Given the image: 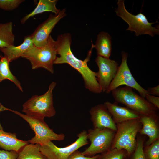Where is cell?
Segmentation results:
<instances>
[{"label":"cell","instance_id":"1","mask_svg":"<svg viewBox=\"0 0 159 159\" xmlns=\"http://www.w3.org/2000/svg\"><path fill=\"white\" fill-rule=\"evenodd\" d=\"M71 36L69 33H65L58 36L55 44L57 54L59 56L57 57L54 64H69L81 75L87 89L94 93H101L102 91L97 80V72L91 70L87 64L94 48L93 44L87 57L82 60L77 59L72 53L71 49Z\"/></svg>","mask_w":159,"mask_h":159},{"label":"cell","instance_id":"2","mask_svg":"<svg viewBox=\"0 0 159 159\" xmlns=\"http://www.w3.org/2000/svg\"><path fill=\"white\" fill-rule=\"evenodd\" d=\"M117 131L113 140L110 149H123L128 158L134 152L136 146L137 134L140 129L139 119L128 120L116 124Z\"/></svg>","mask_w":159,"mask_h":159},{"label":"cell","instance_id":"3","mask_svg":"<svg viewBox=\"0 0 159 159\" xmlns=\"http://www.w3.org/2000/svg\"><path fill=\"white\" fill-rule=\"evenodd\" d=\"M56 85L53 82L44 94L32 96L22 105V112L29 116L44 119L54 116L56 112L53 105L52 91Z\"/></svg>","mask_w":159,"mask_h":159},{"label":"cell","instance_id":"4","mask_svg":"<svg viewBox=\"0 0 159 159\" xmlns=\"http://www.w3.org/2000/svg\"><path fill=\"white\" fill-rule=\"evenodd\" d=\"M55 43L50 35L45 45L40 47L34 46L21 57L30 62L32 69L42 68L53 74L54 63L57 54Z\"/></svg>","mask_w":159,"mask_h":159},{"label":"cell","instance_id":"5","mask_svg":"<svg viewBox=\"0 0 159 159\" xmlns=\"http://www.w3.org/2000/svg\"><path fill=\"white\" fill-rule=\"evenodd\" d=\"M133 89L125 86L118 87L111 92L116 102L125 105L140 115L156 113L157 108L145 98L134 92Z\"/></svg>","mask_w":159,"mask_h":159},{"label":"cell","instance_id":"6","mask_svg":"<svg viewBox=\"0 0 159 159\" xmlns=\"http://www.w3.org/2000/svg\"><path fill=\"white\" fill-rule=\"evenodd\" d=\"M117 4L118 7L115 12L117 16L128 24L129 27L127 30L135 32L136 36L147 34L153 37L155 35H159V25L152 26V24L158 23L157 21L154 23L149 22L141 12L136 15L129 13L125 7L124 0H118Z\"/></svg>","mask_w":159,"mask_h":159},{"label":"cell","instance_id":"7","mask_svg":"<svg viewBox=\"0 0 159 159\" xmlns=\"http://www.w3.org/2000/svg\"><path fill=\"white\" fill-rule=\"evenodd\" d=\"M9 111L13 112L26 121L34 131L35 136L28 141L29 143L38 144L42 146L52 140L61 141L64 139L65 136L64 134H58L54 132L45 122L44 119L29 116L10 109Z\"/></svg>","mask_w":159,"mask_h":159},{"label":"cell","instance_id":"8","mask_svg":"<svg viewBox=\"0 0 159 159\" xmlns=\"http://www.w3.org/2000/svg\"><path fill=\"white\" fill-rule=\"evenodd\" d=\"M115 132L106 128L89 129L87 137L90 144L82 152V154L86 156L92 157L109 150L115 136Z\"/></svg>","mask_w":159,"mask_h":159},{"label":"cell","instance_id":"9","mask_svg":"<svg viewBox=\"0 0 159 159\" xmlns=\"http://www.w3.org/2000/svg\"><path fill=\"white\" fill-rule=\"evenodd\" d=\"M121 55V64L119 66L116 75L105 93L109 94L119 86L125 85L135 89L140 96L145 98L146 95L148 94V92L147 90L143 88L138 83L132 76L127 64L128 54L122 51Z\"/></svg>","mask_w":159,"mask_h":159},{"label":"cell","instance_id":"10","mask_svg":"<svg viewBox=\"0 0 159 159\" xmlns=\"http://www.w3.org/2000/svg\"><path fill=\"white\" fill-rule=\"evenodd\" d=\"M87 132L84 130L77 135L76 140L71 145L64 148H59L50 141L40 146L42 153L47 159H68L74 152L88 144Z\"/></svg>","mask_w":159,"mask_h":159},{"label":"cell","instance_id":"11","mask_svg":"<svg viewBox=\"0 0 159 159\" xmlns=\"http://www.w3.org/2000/svg\"><path fill=\"white\" fill-rule=\"evenodd\" d=\"M66 9H64L60 10L57 14H50L46 20L37 27L30 35L34 46L40 47L46 44L55 26L66 16Z\"/></svg>","mask_w":159,"mask_h":159},{"label":"cell","instance_id":"12","mask_svg":"<svg viewBox=\"0 0 159 159\" xmlns=\"http://www.w3.org/2000/svg\"><path fill=\"white\" fill-rule=\"evenodd\" d=\"M95 62L98 68L97 80L103 92H105L115 77L118 64L115 60L97 56Z\"/></svg>","mask_w":159,"mask_h":159},{"label":"cell","instance_id":"13","mask_svg":"<svg viewBox=\"0 0 159 159\" xmlns=\"http://www.w3.org/2000/svg\"><path fill=\"white\" fill-rule=\"evenodd\" d=\"M89 112L94 128H106L116 132V125L104 104H100L92 107Z\"/></svg>","mask_w":159,"mask_h":159},{"label":"cell","instance_id":"14","mask_svg":"<svg viewBox=\"0 0 159 159\" xmlns=\"http://www.w3.org/2000/svg\"><path fill=\"white\" fill-rule=\"evenodd\" d=\"M156 113L148 115H140L139 119L143 125L139 132L140 134L147 135L148 137L146 143L147 146L149 145L159 139V130L157 122L158 116Z\"/></svg>","mask_w":159,"mask_h":159},{"label":"cell","instance_id":"15","mask_svg":"<svg viewBox=\"0 0 159 159\" xmlns=\"http://www.w3.org/2000/svg\"><path fill=\"white\" fill-rule=\"evenodd\" d=\"M117 103L116 102L112 103L108 101L104 103L115 124L129 120L139 119L140 115L126 107L119 106Z\"/></svg>","mask_w":159,"mask_h":159},{"label":"cell","instance_id":"16","mask_svg":"<svg viewBox=\"0 0 159 159\" xmlns=\"http://www.w3.org/2000/svg\"><path fill=\"white\" fill-rule=\"evenodd\" d=\"M34 46L33 41L30 35L25 37L23 42L18 46L11 45L6 47L0 48L9 62H11L20 57Z\"/></svg>","mask_w":159,"mask_h":159},{"label":"cell","instance_id":"17","mask_svg":"<svg viewBox=\"0 0 159 159\" xmlns=\"http://www.w3.org/2000/svg\"><path fill=\"white\" fill-rule=\"evenodd\" d=\"M29 143L28 141L18 139L15 133L6 132L0 129V147L6 150H14L18 153Z\"/></svg>","mask_w":159,"mask_h":159},{"label":"cell","instance_id":"18","mask_svg":"<svg viewBox=\"0 0 159 159\" xmlns=\"http://www.w3.org/2000/svg\"><path fill=\"white\" fill-rule=\"evenodd\" d=\"M93 45L96 49L97 56L109 59L112 51L111 38L108 33L104 32H100L95 44Z\"/></svg>","mask_w":159,"mask_h":159},{"label":"cell","instance_id":"19","mask_svg":"<svg viewBox=\"0 0 159 159\" xmlns=\"http://www.w3.org/2000/svg\"><path fill=\"white\" fill-rule=\"evenodd\" d=\"M57 1V0H40L35 9L23 17L21 19V22L24 24L30 17L46 11L51 12L55 14H58L60 10L56 7Z\"/></svg>","mask_w":159,"mask_h":159},{"label":"cell","instance_id":"20","mask_svg":"<svg viewBox=\"0 0 159 159\" xmlns=\"http://www.w3.org/2000/svg\"><path fill=\"white\" fill-rule=\"evenodd\" d=\"M40 145L28 143L18 153L17 159H47L41 152Z\"/></svg>","mask_w":159,"mask_h":159},{"label":"cell","instance_id":"21","mask_svg":"<svg viewBox=\"0 0 159 159\" xmlns=\"http://www.w3.org/2000/svg\"><path fill=\"white\" fill-rule=\"evenodd\" d=\"M11 22L0 23V48L14 45L15 36Z\"/></svg>","mask_w":159,"mask_h":159},{"label":"cell","instance_id":"22","mask_svg":"<svg viewBox=\"0 0 159 159\" xmlns=\"http://www.w3.org/2000/svg\"><path fill=\"white\" fill-rule=\"evenodd\" d=\"M9 63L5 57H1L0 59V82L4 80H9L13 82L21 91L23 92V89L20 82L12 74L10 69Z\"/></svg>","mask_w":159,"mask_h":159},{"label":"cell","instance_id":"23","mask_svg":"<svg viewBox=\"0 0 159 159\" xmlns=\"http://www.w3.org/2000/svg\"><path fill=\"white\" fill-rule=\"evenodd\" d=\"M127 158L125 150L114 148L102 153L97 159H126Z\"/></svg>","mask_w":159,"mask_h":159},{"label":"cell","instance_id":"24","mask_svg":"<svg viewBox=\"0 0 159 159\" xmlns=\"http://www.w3.org/2000/svg\"><path fill=\"white\" fill-rule=\"evenodd\" d=\"M145 159H159V139L143 148Z\"/></svg>","mask_w":159,"mask_h":159},{"label":"cell","instance_id":"25","mask_svg":"<svg viewBox=\"0 0 159 159\" xmlns=\"http://www.w3.org/2000/svg\"><path fill=\"white\" fill-rule=\"evenodd\" d=\"M24 0H0V9L6 11H11L17 8Z\"/></svg>","mask_w":159,"mask_h":159},{"label":"cell","instance_id":"26","mask_svg":"<svg viewBox=\"0 0 159 159\" xmlns=\"http://www.w3.org/2000/svg\"><path fill=\"white\" fill-rule=\"evenodd\" d=\"M144 141L142 139H138L135 149L130 156L131 159H145L143 152Z\"/></svg>","mask_w":159,"mask_h":159},{"label":"cell","instance_id":"27","mask_svg":"<svg viewBox=\"0 0 159 159\" xmlns=\"http://www.w3.org/2000/svg\"><path fill=\"white\" fill-rule=\"evenodd\" d=\"M18 152L0 150V159H17Z\"/></svg>","mask_w":159,"mask_h":159},{"label":"cell","instance_id":"28","mask_svg":"<svg viewBox=\"0 0 159 159\" xmlns=\"http://www.w3.org/2000/svg\"><path fill=\"white\" fill-rule=\"evenodd\" d=\"M99 155L97 154L92 157L86 156L77 150L73 153L68 159H97Z\"/></svg>","mask_w":159,"mask_h":159},{"label":"cell","instance_id":"29","mask_svg":"<svg viewBox=\"0 0 159 159\" xmlns=\"http://www.w3.org/2000/svg\"><path fill=\"white\" fill-rule=\"evenodd\" d=\"M145 98L156 108L159 109V97L148 94L146 95Z\"/></svg>","mask_w":159,"mask_h":159},{"label":"cell","instance_id":"30","mask_svg":"<svg viewBox=\"0 0 159 159\" xmlns=\"http://www.w3.org/2000/svg\"><path fill=\"white\" fill-rule=\"evenodd\" d=\"M148 94L153 96H159V85L152 87H149L147 90Z\"/></svg>","mask_w":159,"mask_h":159},{"label":"cell","instance_id":"31","mask_svg":"<svg viewBox=\"0 0 159 159\" xmlns=\"http://www.w3.org/2000/svg\"><path fill=\"white\" fill-rule=\"evenodd\" d=\"M9 109L6 108L0 103V112L4 110H9ZM0 129H3V127L0 122Z\"/></svg>","mask_w":159,"mask_h":159}]
</instances>
